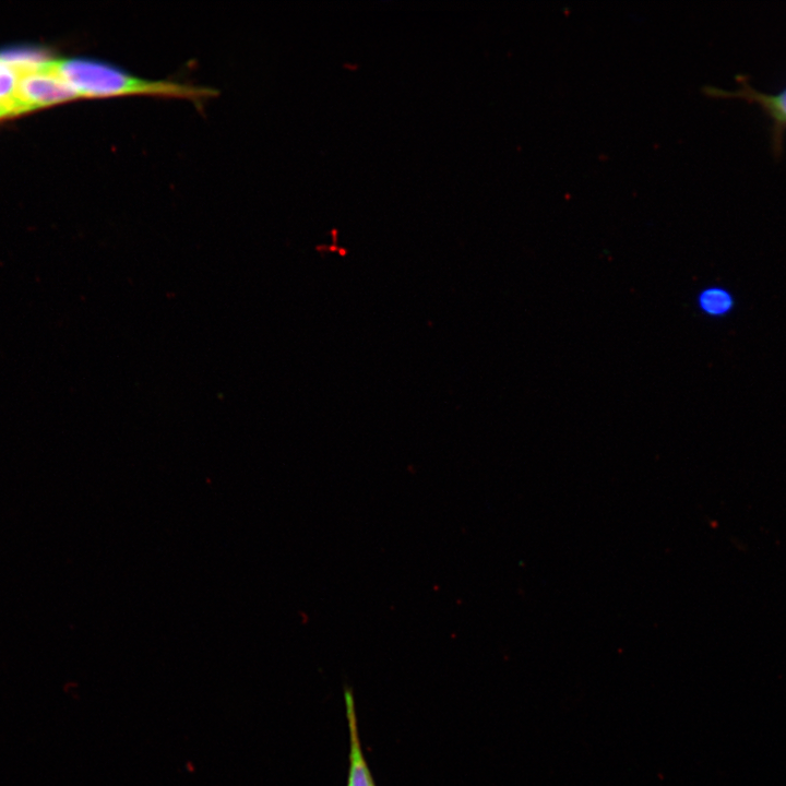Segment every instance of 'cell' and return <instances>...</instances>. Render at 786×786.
Masks as SVG:
<instances>
[{"label": "cell", "mask_w": 786, "mask_h": 786, "mask_svg": "<svg viewBox=\"0 0 786 786\" xmlns=\"http://www.w3.org/2000/svg\"><path fill=\"white\" fill-rule=\"evenodd\" d=\"M46 67L66 82L79 97L151 96L202 103L217 95V91L211 87L176 81L148 80L99 60L84 58L48 60Z\"/></svg>", "instance_id": "1"}, {"label": "cell", "mask_w": 786, "mask_h": 786, "mask_svg": "<svg viewBox=\"0 0 786 786\" xmlns=\"http://www.w3.org/2000/svg\"><path fill=\"white\" fill-rule=\"evenodd\" d=\"M17 70L19 79L14 97L16 115L80 98L66 82L46 67V61L17 66Z\"/></svg>", "instance_id": "2"}, {"label": "cell", "mask_w": 786, "mask_h": 786, "mask_svg": "<svg viewBox=\"0 0 786 786\" xmlns=\"http://www.w3.org/2000/svg\"><path fill=\"white\" fill-rule=\"evenodd\" d=\"M739 87L735 91L707 88L713 96L741 98L748 103L757 104L771 121V145L775 157H779L784 147L786 131V86L777 93H764L755 90L745 75L737 76Z\"/></svg>", "instance_id": "3"}, {"label": "cell", "mask_w": 786, "mask_h": 786, "mask_svg": "<svg viewBox=\"0 0 786 786\" xmlns=\"http://www.w3.org/2000/svg\"><path fill=\"white\" fill-rule=\"evenodd\" d=\"M17 79V66L0 59V108L7 111L8 115H16L14 97Z\"/></svg>", "instance_id": "4"}, {"label": "cell", "mask_w": 786, "mask_h": 786, "mask_svg": "<svg viewBox=\"0 0 786 786\" xmlns=\"http://www.w3.org/2000/svg\"><path fill=\"white\" fill-rule=\"evenodd\" d=\"M699 305L707 314L720 315L729 311L733 299L726 290L713 287L705 289L700 295Z\"/></svg>", "instance_id": "5"}, {"label": "cell", "mask_w": 786, "mask_h": 786, "mask_svg": "<svg viewBox=\"0 0 786 786\" xmlns=\"http://www.w3.org/2000/svg\"><path fill=\"white\" fill-rule=\"evenodd\" d=\"M4 116H8V114L3 109L0 108V118L4 117Z\"/></svg>", "instance_id": "6"}]
</instances>
